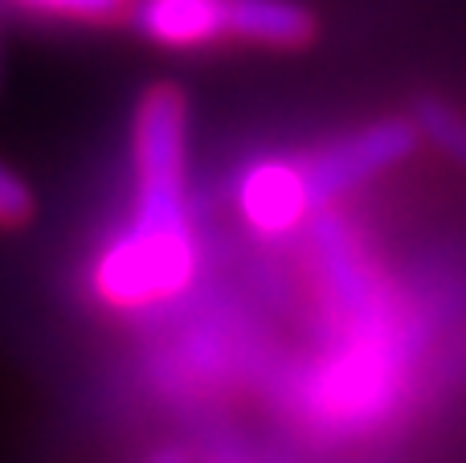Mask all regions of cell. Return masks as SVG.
Wrapping results in <instances>:
<instances>
[{
  "label": "cell",
  "instance_id": "9",
  "mask_svg": "<svg viewBox=\"0 0 466 463\" xmlns=\"http://www.w3.org/2000/svg\"><path fill=\"white\" fill-rule=\"evenodd\" d=\"M21 5L49 16H74V21H115L131 8V0H21Z\"/></svg>",
  "mask_w": 466,
  "mask_h": 463
},
{
  "label": "cell",
  "instance_id": "10",
  "mask_svg": "<svg viewBox=\"0 0 466 463\" xmlns=\"http://www.w3.org/2000/svg\"><path fill=\"white\" fill-rule=\"evenodd\" d=\"M33 218V189L0 160V226H25Z\"/></svg>",
  "mask_w": 466,
  "mask_h": 463
},
{
  "label": "cell",
  "instance_id": "3",
  "mask_svg": "<svg viewBox=\"0 0 466 463\" xmlns=\"http://www.w3.org/2000/svg\"><path fill=\"white\" fill-rule=\"evenodd\" d=\"M421 131L413 119H380L369 123L364 131L328 144L323 152H315L303 164V180H307V197L311 205H328L331 197L348 193V189L364 185L369 177L401 164L405 156H413Z\"/></svg>",
  "mask_w": 466,
  "mask_h": 463
},
{
  "label": "cell",
  "instance_id": "1",
  "mask_svg": "<svg viewBox=\"0 0 466 463\" xmlns=\"http://www.w3.org/2000/svg\"><path fill=\"white\" fill-rule=\"evenodd\" d=\"M136 230L185 234V95L152 87L136 107Z\"/></svg>",
  "mask_w": 466,
  "mask_h": 463
},
{
  "label": "cell",
  "instance_id": "6",
  "mask_svg": "<svg viewBox=\"0 0 466 463\" xmlns=\"http://www.w3.org/2000/svg\"><path fill=\"white\" fill-rule=\"evenodd\" d=\"M131 21L160 46H209L229 37V0H136Z\"/></svg>",
  "mask_w": 466,
  "mask_h": 463
},
{
  "label": "cell",
  "instance_id": "2",
  "mask_svg": "<svg viewBox=\"0 0 466 463\" xmlns=\"http://www.w3.org/2000/svg\"><path fill=\"white\" fill-rule=\"evenodd\" d=\"M197 275L193 234H152L131 226L123 238L106 246L98 259L95 283L98 295L115 308H144V304L168 300L185 292Z\"/></svg>",
  "mask_w": 466,
  "mask_h": 463
},
{
  "label": "cell",
  "instance_id": "5",
  "mask_svg": "<svg viewBox=\"0 0 466 463\" xmlns=\"http://www.w3.org/2000/svg\"><path fill=\"white\" fill-rule=\"evenodd\" d=\"M238 201L254 230H262V234H287V230H295L307 218L311 197H307L303 169L270 160V164H258L254 172H246Z\"/></svg>",
  "mask_w": 466,
  "mask_h": 463
},
{
  "label": "cell",
  "instance_id": "11",
  "mask_svg": "<svg viewBox=\"0 0 466 463\" xmlns=\"http://www.w3.org/2000/svg\"><path fill=\"white\" fill-rule=\"evenodd\" d=\"M147 463H188V456L185 451H177V448H164V451H156Z\"/></svg>",
  "mask_w": 466,
  "mask_h": 463
},
{
  "label": "cell",
  "instance_id": "7",
  "mask_svg": "<svg viewBox=\"0 0 466 463\" xmlns=\"http://www.w3.org/2000/svg\"><path fill=\"white\" fill-rule=\"evenodd\" d=\"M229 37L270 49H299L315 37V21L295 0H229Z\"/></svg>",
  "mask_w": 466,
  "mask_h": 463
},
{
  "label": "cell",
  "instance_id": "4",
  "mask_svg": "<svg viewBox=\"0 0 466 463\" xmlns=\"http://www.w3.org/2000/svg\"><path fill=\"white\" fill-rule=\"evenodd\" d=\"M315 254H319V267H323V275H328L331 300H336V308L344 312V316H352L356 324H369V320H377L380 312H385L377 279H372V271L360 262L356 242L344 234V226H339L336 218L331 221L319 218V226H315Z\"/></svg>",
  "mask_w": 466,
  "mask_h": 463
},
{
  "label": "cell",
  "instance_id": "8",
  "mask_svg": "<svg viewBox=\"0 0 466 463\" xmlns=\"http://www.w3.org/2000/svg\"><path fill=\"white\" fill-rule=\"evenodd\" d=\"M413 123H418L421 139H430L438 152L466 169V115L462 111H454L442 98H421L418 111H413Z\"/></svg>",
  "mask_w": 466,
  "mask_h": 463
}]
</instances>
